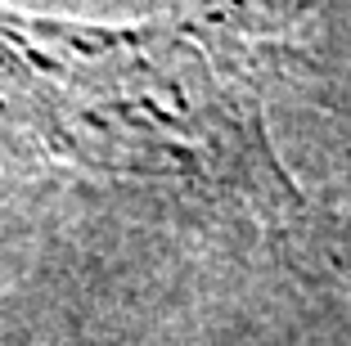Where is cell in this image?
Listing matches in <instances>:
<instances>
[{"instance_id":"1","label":"cell","mask_w":351,"mask_h":346,"mask_svg":"<svg viewBox=\"0 0 351 346\" xmlns=\"http://www.w3.org/2000/svg\"><path fill=\"white\" fill-rule=\"evenodd\" d=\"M0 131L86 171L189 184L266 216L298 203L248 72L180 23L86 27L0 5Z\"/></svg>"}]
</instances>
